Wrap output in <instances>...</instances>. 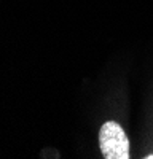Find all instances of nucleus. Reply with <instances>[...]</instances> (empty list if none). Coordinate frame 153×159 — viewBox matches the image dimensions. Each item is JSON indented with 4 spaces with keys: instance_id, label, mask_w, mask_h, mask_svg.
Returning a JSON list of instances; mask_svg holds the SVG:
<instances>
[{
    "instance_id": "obj_1",
    "label": "nucleus",
    "mask_w": 153,
    "mask_h": 159,
    "mask_svg": "<svg viewBox=\"0 0 153 159\" xmlns=\"http://www.w3.org/2000/svg\"><path fill=\"white\" fill-rule=\"evenodd\" d=\"M99 145L105 159H128L129 140L117 121H107L99 130Z\"/></svg>"
},
{
    "instance_id": "obj_2",
    "label": "nucleus",
    "mask_w": 153,
    "mask_h": 159,
    "mask_svg": "<svg viewBox=\"0 0 153 159\" xmlns=\"http://www.w3.org/2000/svg\"><path fill=\"white\" fill-rule=\"evenodd\" d=\"M147 159H153V154H150V156H145Z\"/></svg>"
}]
</instances>
